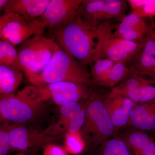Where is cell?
Instances as JSON below:
<instances>
[{
    "instance_id": "cell-1",
    "label": "cell",
    "mask_w": 155,
    "mask_h": 155,
    "mask_svg": "<svg viewBox=\"0 0 155 155\" xmlns=\"http://www.w3.org/2000/svg\"><path fill=\"white\" fill-rule=\"evenodd\" d=\"M95 31L77 16L69 24L51 33V38L86 67L96 61Z\"/></svg>"
},
{
    "instance_id": "cell-2",
    "label": "cell",
    "mask_w": 155,
    "mask_h": 155,
    "mask_svg": "<svg viewBox=\"0 0 155 155\" xmlns=\"http://www.w3.org/2000/svg\"><path fill=\"white\" fill-rule=\"evenodd\" d=\"M27 78L35 86L58 82L81 84L91 88L95 86L86 66L81 64L58 45L43 71Z\"/></svg>"
},
{
    "instance_id": "cell-3",
    "label": "cell",
    "mask_w": 155,
    "mask_h": 155,
    "mask_svg": "<svg viewBox=\"0 0 155 155\" xmlns=\"http://www.w3.org/2000/svg\"><path fill=\"white\" fill-rule=\"evenodd\" d=\"M105 99V95H102L92 89L90 96L84 101L86 115L80 133L84 143L94 150L104 141L116 136V130Z\"/></svg>"
},
{
    "instance_id": "cell-4",
    "label": "cell",
    "mask_w": 155,
    "mask_h": 155,
    "mask_svg": "<svg viewBox=\"0 0 155 155\" xmlns=\"http://www.w3.org/2000/svg\"><path fill=\"white\" fill-rule=\"evenodd\" d=\"M114 25L111 21L101 22L95 31L96 61L107 59L127 64L136 58L144 44L125 40L114 35Z\"/></svg>"
},
{
    "instance_id": "cell-5",
    "label": "cell",
    "mask_w": 155,
    "mask_h": 155,
    "mask_svg": "<svg viewBox=\"0 0 155 155\" xmlns=\"http://www.w3.org/2000/svg\"><path fill=\"white\" fill-rule=\"evenodd\" d=\"M58 46L52 39L43 36H34L19 45L17 51L27 78L43 71Z\"/></svg>"
},
{
    "instance_id": "cell-6",
    "label": "cell",
    "mask_w": 155,
    "mask_h": 155,
    "mask_svg": "<svg viewBox=\"0 0 155 155\" xmlns=\"http://www.w3.org/2000/svg\"><path fill=\"white\" fill-rule=\"evenodd\" d=\"M44 104L33 99L25 87L15 94L0 95L1 122L28 123L41 113Z\"/></svg>"
},
{
    "instance_id": "cell-7",
    "label": "cell",
    "mask_w": 155,
    "mask_h": 155,
    "mask_svg": "<svg viewBox=\"0 0 155 155\" xmlns=\"http://www.w3.org/2000/svg\"><path fill=\"white\" fill-rule=\"evenodd\" d=\"M27 87L36 101L43 103L51 101L61 107L86 101L90 96L92 90L91 87L81 84L71 82H54Z\"/></svg>"
},
{
    "instance_id": "cell-8",
    "label": "cell",
    "mask_w": 155,
    "mask_h": 155,
    "mask_svg": "<svg viewBox=\"0 0 155 155\" xmlns=\"http://www.w3.org/2000/svg\"><path fill=\"white\" fill-rule=\"evenodd\" d=\"M47 25L39 19H31L13 13L0 17V38L15 47L31 38L43 36Z\"/></svg>"
},
{
    "instance_id": "cell-9",
    "label": "cell",
    "mask_w": 155,
    "mask_h": 155,
    "mask_svg": "<svg viewBox=\"0 0 155 155\" xmlns=\"http://www.w3.org/2000/svg\"><path fill=\"white\" fill-rule=\"evenodd\" d=\"M125 0H83L77 16L91 28L96 29L101 22L125 17Z\"/></svg>"
},
{
    "instance_id": "cell-10",
    "label": "cell",
    "mask_w": 155,
    "mask_h": 155,
    "mask_svg": "<svg viewBox=\"0 0 155 155\" xmlns=\"http://www.w3.org/2000/svg\"><path fill=\"white\" fill-rule=\"evenodd\" d=\"M62 137L49 135L28 123H12L10 131L11 150L33 155Z\"/></svg>"
},
{
    "instance_id": "cell-11",
    "label": "cell",
    "mask_w": 155,
    "mask_h": 155,
    "mask_svg": "<svg viewBox=\"0 0 155 155\" xmlns=\"http://www.w3.org/2000/svg\"><path fill=\"white\" fill-rule=\"evenodd\" d=\"M83 0H50L44 13L38 18L54 32L73 21Z\"/></svg>"
},
{
    "instance_id": "cell-12",
    "label": "cell",
    "mask_w": 155,
    "mask_h": 155,
    "mask_svg": "<svg viewBox=\"0 0 155 155\" xmlns=\"http://www.w3.org/2000/svg\"><path fill=\"white\" fill-rule=\"evenodd\" d=\"M85 101L61 106L60 116L57 122L44 130L45 133L54 136H63L67 133L80 132L85 121Z\"/></svg>"
},
{
    "instance_id": "cell-13",
    "label": "cell",
    "mask_w": 155,
    "mask_h": 155,
    "mask_svg": "<svg viewBox=\"0 0 155 155\" xmlns=\"http://www.w3.org/2000/svg\"><path fill=\"white\" fill-rule=\"evenodd\" d=\"M105 102L116 131L129 125L130 117L137 104L126 97L118 96L110 97L107 94Z\"/></svg>"
},
{
    "instance_id": "cell-14",
    "label": "cell",
    "mask_w": 155,
    "mask_h": 155,
    "mask_svg": "<svg viewBox=\"0 0 155 155\" xmlns=\"http://www.w3.org/2000/svg\"><path fill=\"white\" fill-rule=\"evenodd\" d=\"M129 67L131 73L155 79V42L147 34L144 46Z\"/></svg>"
},
{
    "instance_id": "cell-15",
    "label": "cell",
    "mask_w": 155,
    "mask_h": 155,
    "mask_svg": "<svg viewBox=\"0 0 155 155\" xmlns=\"http://www.w3.org/2000/svg\"><path fill=\"white\" fill-rule=\"evenodd\" d=\"M50 0H9L5 14L13 13L31 19L41 17Z\"/></svg>"
},
{
    "instance_id": "cell-16",
    "label": "cell",
    "mask_w": 155,
    "mask_h": 155,
    "mask_svg": "<svg viewBox=\"0 0 155 155\" xmlns=\"http://www.w3.org/2000/svg\"><path fill=\"white\" fill-rule=\"evenodd\" d=\"M133 155H155V141L144 131L130 129L122 137Z\"/></svg>"
},
{
    "instance_id": "cell-17",
    "label": "cell",
    "mask_w": 155,
    "mask_h": 155,
    "mask_svg": "<svg viewBox=\"0 0 155 155\" xmlns=\"http://www.w3.org/2000/svg\"><path fill=\"white\" fill-rule=\"evenodd\" d=\"M130 125L137 130L155 131V101L137 104L130 117Z\"/></svg>"
},
{
    "instance_id": "cell-18",
    "label": "cell",
    "mask_w": 155,
    "mask_h": 155,
    "mask_svg": "<svg viewBox=\"0 0 155 155\" xmlns=\"http://www.w3.org/2000/svg\"><path fill=\"white\" fill-rule=\"evenodd\" d=\"M23 72L0 65V95L14 94L22 81Z\"/></svg>"
},
{
    "instance_id": "cell-19",
    "label": "cell",
    "mask_w": 155,
    "mask_h": 155,
    "mask_svg": "<svg viewBox=\"0 0 155 155\" xmlns=\"http://www.w3.org/2000/svg\"><path fill=\"white\" fill-rule=\"evenodd\" d=\"M15 47L5 41L0 40V65L23 71L19 54Z\"/></svg>"
},
{
    "instance_id": "cell-20",
    "label": "cell",
    "mask_w": 155,
    "mask_h": 155,
    "mask_svg": "<svg viewBox=\"0 0 155 155\" xmlns=\"http://www.w3.org/2000/svg\"><path fill=\"white\" fill-rule=\"evenodd\" d=\"M131 74L130 68L122 62H116L108 71L100 86L113 88Z\"/></svg>"
},
{
    "instance_id": "cell-21",
    "label": "cell",
    "mask_w": 155,
    "mask_h": 155,
    "mask_svg": "<svg viewBox=\"0 0 155 155\" xmlns=\"http://www.w3.org/2000/svg\"><path fill=\"white\" fill-rule=\"evenodd\" d=\"M99 147V152L102 155H131L125 140L116 136L104 141Z\"/></svg>"
},
{
    "instance_id": "cell-22",
    "label": "cell",
    "mask_w": 155,
    "mask_h": 155,
    "mask_svg": "<svg viewBox=\"0 0 155 155\" xmlns=\"http://www.w3.org/2000/svg\"><path fill=\"white\" fill-rule=\"evenodd\" d=\"M147 25L145 19L140 17L134 13L126 15L120 21V23L115 25L114 31V35L120 37L123 34L134 28Z\"/></svg>"
},
{
    "instance_id": "cell-23",
    "label": "cell",
    "mask_w": 155,
    "mask_h": 155,
    "mask_svg": "<svg viewBox=\"0 0 155 155\" xmlns=\"http://www.w3.org/2000/svg\"><path fill=\"white\" fill-rule=\"evenodd\" d=\"M116 62L107 59L96 61L91 66L90 74L95 85L100 86L108 71Z\"/></svg>"
},
{
    "instance_id": "cell-24",
    "label": "cell",
    "mask_w": 155,
    "mask_h": 155,
    "mask_svg": "<svg viewBox=\"0 0 155 155\" xmlns=\"http://www.w3.org/2000/svg\"><path fill=\"white\" fill-rule=\"evenodd\" d=\"M85 146L80 132L65 134V147L67 152L73 155L79 154L83 151Z\"/></svg>"
},
{
    "instance_id": "cell-25",
    "label": "cell",
    "mask_w": 155,
    "mask_h": 155,
    "mask_svg": "<svg viewBox=\"0 0 155 155\" xmlns=\"http://www.w3.org/2000/svg\"><path fill=\"white\" fill-rule=\"evenodd\" d=\"M149 31V25L134 28L123 34L120 38L128 41L144 44Z\"/></svg>"
},
{
    "instance_id": "cell-26",
    "label": "cell",
    "mask_w": 155,
    "mask_h": 155,
    "mask_svg": "<svg viewBox=\"0 0 155 155\" xmlns=\"http://www.w3.org/2000/svg\"><path fill=\"white\" fill-rule=\"evenodd\" d=\"M0 127V155H7L11 151L10 131L11 124L7 121L1 122Z\"/></svg>"
},
{
    "instance_id": "cell-27",
    "label": "cell",
    "mask_w": 155,
    "mask_h": 155,
    "mask_svg": "<svg viewBox=\"0 0 155 155\" xmlns=\"http://www.w3.org/2000/svg\"><path fill=\"white\" fill-rule=\"evenodd\" d=\"M134 13L143 19H153L155 17V0H150V2L143 8Z\"/></svg>"
},
{
    "instance_id": "cell-28",
    "label": "cell",
    "mask_w": 155,
    "mask_h": 155,
    "mask_svg": "<svg viewBox=\"0 0 155 155\" xmlns=\"http://www.w3.org/2000/svg\"><path fill=\"white\" fill-rule=\"evenodd\" d=\"M43 155H68L67 152L61 147L50 144L44 148Z\"/></svg>"
},
{
    "instance_id": "cell-29",
    "label": "cell",
    "mask_w": 155,
    "mask_h": 155,
    "mask_svg": "<svg viewBox=\"0 0 155 155\" xmlns=\"http://www.w3.org/2000/svg\"><path fill=\"white\" fill-rule=\"evenodd\" d=\"M148 35L155 42V22H152L151 24L149 25Z\"/></svg>"
},
{
    "instance_id": "cell-30",
    "label": "cell",
    "mask_w": 155,
    "mask_h": 155,
    "mask_svg": "<svg viewBox=\"0 0 155 155\" xmlns=\"http://www.w3.org/2000/svg\"><path fill=\"white\" fill-rule=\"evenodd\" d=\"M8 1L9 0H0V10H1V11L4 10V8L8 2Z\"/></svg>"
},
{
    "instance_id": "cell-31",
    "label": "cell",
    "mask_w": 155,
    "mask_h": 155,
    "mask_svg": "<svg viewBox=\"0 0 155 155\" xmlns=\"http://www.w3.org/2000/svg\"><path fill=\"white\" fill-rule=\"evenodd\" d=\"M14 155H26V154L24 153H17L16 154Z\"/></svg>"
},
{
    "instance_id": "cell-32",
    "label": "cell",
    "mask_w": 155,
    "mask_h": 155,
    "mask_svg": "<svg viewBox=\"0 0 155 155\" xmlns=\"http://www.w3.org/2000/svg\"><path fill=\"white\" fill-rule=\"evenodd\" d=\"M94 155H102L101 154V153H100L99 152H98L96 154H95Z\"/></svg>"
},
{
    "instance_id": "cell-33",
    "label": "cell",
    "mask_w": 155,
    "mask_h": 155,
    "mask_svg": "<svg viewBox=\"0 0 155 155\" xmlns=\"http://www.w3.org/2000/svg\"><path fill=\"white\" fill-rule=\"evenodd\" d=\"M36 155V154H33V155Z\"/></svg>"
}]
</instances>
